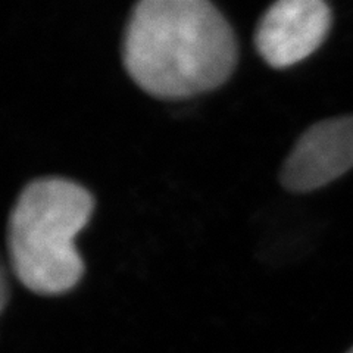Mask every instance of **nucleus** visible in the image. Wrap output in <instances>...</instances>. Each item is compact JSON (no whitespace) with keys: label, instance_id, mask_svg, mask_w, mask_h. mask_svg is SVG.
I'll return each instance as SVG.
<instances>
[{"label":"nucleus","instance_id":"7ed1b4c3","mask_svg":"<svg viewBox=\"0 0 353 353\" xmlns=\"http://www.w3.org/2000/svg\"><path fill=\"white\" fill-rule=\"evenodd\" d=\"M331 28V10L321 0H280L259 21L256 50L272 68H289L321 46Z\"/></svg>","mask_w":353,"mask_h":353},{"label":"nucleus","instance_id":"f03ea898","mask_svg":"<svg viewBox=\"0 0 353 353\" xmlns=\"http://www.w3.org/2000/svg\"><path fill=\"white\" fill-rule=\"evenodd\" d=\"M93 211L92 193L79 183L50 176L27 184L10 211L6 237L19 283L41 296L72 290L84 275L75 239Z\"/></svg>","mask_w":353,"mask_h":353},{"label":"nucleus","instance_id":"39448f33","mask_svg":"<svg viewBox=\"0 0 353 353\" xmlns=\"http://www.w3.org/2000/svg\"><path fill=\"white\" fill-rule=\"evenodd\" d=\"M9 301V275L3 259L0 258V314L3 312Z\"/></svg>","mask_w":353,"mask_h":353},{"label":"nucleus","instance_id":"f257e3e1","mask_svg":"<svg viewBox=\"0 0 353 353\" xmlns=\"http://www.w3.org/2000/svg\"><path fill=\"white\" fill-rule=\"evenodd\" d=\"M123 63L141 90L183 101L223 85L237 63L234 31L206 0H143L131 10Z\"/></svg>","mask_w":353,"mask_h":353},{"label":"nucleus","instance_id":"20e7f679","mask_svg":"<svg viewBox=\"0 0 353 353\" xmlns=\"http://www.w3.org/2000/svg\"><path fill=\"white\" fill-rule=\"evenodd\" d=\"M353 168V115L321 121L297 140L281 170V184L307 193L330 184Z\"/></svg>","mask_w":353,"mask_h":353},{"label":"nucleus","instance_id":"423d86ee","mask_svg":"<svg viewBox=\"0 0 353 353\" xmlns=\"http://www.w3.org/2000/svg\"><path fill=\"white\" fill-rule=\"evenodd\" d=\"M346 353H353V347H350V349H349Z\"/></svg>","mask_w":353,"mask_h":353}]
</instances>
